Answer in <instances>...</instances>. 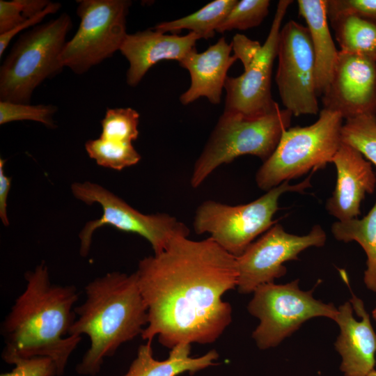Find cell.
Returning <instances> with one entry per match:
<instances>
[{"label": "cell", "instance_id": "obj_3", "mask_svg": "<svg viewBox=\"0 0 376 376\" xmlns=\"http://www.w3.org/2000/svg\"><path fill=\"white\" fill-rule=\"evenodd\" d=\"M86 299L75 307L76 318L69 335H87L90 346L76 371L94 376L105 358L123 343L141 335L148 324V308L135 272H109L84 288Z\"/></svg>", "mask_w": 376, "mask_h": 376}, {"label": "cell", "instance_id": "obj_30", "mask_svg": "<svg viewBox=\"0 0 376 376\" xmlns=\"http://www.w3.org/2000/svg\"><path fill=\"white\" fill-rule=\"evenodd\" d=\"M328 20L353 15L376 21V0H325Z\"/></svg>", "mask_w": 376, "mask_h": 376}, {"label": "cell", "instance_id": "obj_1", "mask_svg": "<svg viewBox=\"0 0 376 376\" xmlns=\"http://www.w3.org/2000/svg\"><path fill=\"white\" fill-rule=\"evenodd\" d=\"M148 308L141 338L170 350L180 343L215 342L232 322L222 297L237 288L236 257L211 237L173 240L159 254L141 259L134 272Z\"/></svg>", "mask_w": 376, "mask_h": 376}, {"label": "cell", "instance_id": "obj_26", "mask_svg": "<svg viewBox=\"0 0 376 376\" xmlns=\"http://www.w3.org/2000/svg\"><path fill=\"white\" fill-rule=\"evenodd\" d=\"M139 113L132 108L107 109L101 120L100 138L117 141L132 143L139 136Z\"/></svg>", "mask_w": 376, "mask_h": 376}, {"label": "cell", "instance_id": "obj_4", "mask_svg": "<svg viewBox=\"0 0 376 376\" xmlns=\"http://www.w3.org/2000/svg\"><path fill=\"white\" fill-rule=\"evenodd\" d=\"M72 27L63 13L19 36L0 67V101L30 104L35 89L62 71L60 57Z\"/></svg>", "mask_w": 376, "mask_h": 376}, {"label": "cell", "instance_id": "obj_9", "mask_svg": "<svg viewBox=\"0 0 376 376\" xmlns=\"http://www.w3.org/2000/svg\"><path fill=\"white\" fill-rule=\"evenodd\" d=\"M313 292L301 290L299 279L285 284L265 283L255 290L247 309L260 321L252 333L259 349L279 345L311 318L324 317L335 321L338 308L315 299Z\"/></svg>", "mask_w": 376, "mask_h": 376}, {"label": "cell", "instance_id": "obj_24", "mask_svg": "<svg viewBox=\"0 0 376 376\" xmlns=\"http://www.w3.org/2000/svg\"><path fill=\"white\" fill-rule=\"evenodd\" d=\"M85 149L97 164L117 171L135 165L141 159L132 143L117 142L99 137L87 141Z\"/></svg>", "mask_w": 376, "mask_h": 376}, {"label": "cell", "instance_id": "obj_2", "mask_svg": "<svg viewBox=\"0 0 376 376\" xmlns=\"http://www.w3.org/2000/svg\"><path fill=\"white\" fill-rule=\"evenodd\" d=\"M24 279L26 287L1 327L6 344L2 359L13 364L19 359L49 357L61 376L81 340L69 335L79 293L75 285L52 283L44 263L26 272Z\"/></svg>", "mask_w": 376, "mask_h": 376}, {"label": "cell", "instance_id": "obj_15", "mask_svg": "<svg viewBox=\"0 0 376 376\" xmlns=\"http://www.w3.org/2000/svg\"><path fill=\"white\" fill-rule=\"evenodd\" d=\"M335 322L340 333L335 347L341 356L344 376H366L376 363V333L363 301L352 295L350 302L338 308Z\"/></svg>", "mask_w": 376, "mask_h": 376}, {"label": "cell", "instance_id": "obj_17", "mask_svg": "<svg viewBox=\"0 0 376 376\" xmlns=\"http://www.w3.org/2000/svg\"><path fill=\"white\" fill-rule=\"evenodd\" d=\"M200 37L193 32L185 36L166 34L152 28L127 35L120 52L129 62L126 82L136 86L147 72L159 61L179 63L196 48Z\"/></svg>", "mask_w": 376, "mask_h": 376}, {"label": "cell", "instance_id": "obj_25", "mask_svg": "<svg viewBox=\"0 0 376 376\" xmlns=\"http://www.w3.org/2000/svg\"><path fill=\"white\" fill-rule=\"evenodd\" d=\"M341 141L359 151L376 166V115H363L345 121Z\"/></svg>", "mask_w": 376, "mask_h": 376}, {"label": "cell", "instance_id": "obj_18", "mask_svg": "<svg viewBox=\"0 0 376 376\" xmlns=\"http://www.w3.org/2000/svg\"><path fill=\"white\" fill-rule=\"evenodd\" d=\"M232 46L224 37L201 53L193 49L179 64L190 75L189 88L180 96L182 104L187 105L205 97L210 103L219 104L229 68L237 58L231 55Z\"/></svg>", "mask_w": 376, "mask_h": 376}, {"label": "cell", "instance_id": "obj_16", "mask_svg": "<svg viewBox=\"0 0 376 376\" xmlns=\"http://www.w3.org/2000/svg\"><path fill=\"white\" fill-rule=\"evenodd\" d=\"M337 178L326 210L338 221L358 218L361 203L366 194H372L376 177L371 163L352 146L341 143L334 155Z\"/></svg>", "mask_w": 376, "mask_h": 376}, {"label": "cell", "instance_id": "obj_7", "mask_svg": "<svg viewBox=\"0 0 376 376\" xmlns=\"http://www.w3.org/2000/svg\"><path fill=\"white\" fill-rule=\"evenodd\" d=\"M311 175L290 185L285 181L246 204L229 205L212 200L196 209L193 227L196 234L209 233L219 246L235 257L242 255L260 235L274 225L279 201L288 191L304 192L311 187Z\"/></svg>", "mask_w": 376, "mask_h": 376}, {"label": "cell", "instance_id": "obj_6", "mask_svg": "<svg viewBox=\"0 0 376 376\" xmlns=\"http://www.w3.org/2000/svg\"><path fill=\"white\" fill-rule=\"evenodd\" d=\"M343 120L336 111L323 108L314 123L285 130L273 153L256 172L257 186L267 191L332 162L342 143Z\"/></svg>", "mask_w": 376, "mask_h": 376}, {"label": "cell", "instance_id": "obj_32", "mask_svg": "<svg viewBox=\"0 0 376 376\" xmlns=\"http://www.w3.org/2000/svg\"><path fill=\"white\" fill-rule=\"evenodd\" d=\"M61 5L58 2H52L40 13L32 17L24 22L19 24L15 28L10 29V31L6 32L5 33L0 35V57L2 56L3 54L8 47L10 42L12 39L17 36L19 32L27 29L30 27H33L39 24L43 19L49 14H53L56 13L60 10Z\"/></svg>", "mask_w": 376, "mask_h": 376}, {"label": "cell", "instance_id": "obj_13", "mask_svg": "<svg viewBox=\"0 0 376 376\" xmlns=\"http://www.w3.org/2000/svg\"><path fill=\"white\" fill-rule=\"evenodd\" d=\"M290 0L278 2L267 39L252 63L238 77L228 76L224 89V112L257 116L273 111L279 104L272 98L271 79L281 24Z\"/></svg>", "mask_w": 376, "mask_h": 376}, {"label": "cell", "instance_id": "obj_33", "mask_svg": "<svg viewBox=\"0 0 376 376\" xmlns=\"http://www.w3.org/2000/svg\"><path fill=\"white\" fill-rule=\"evenodd\" d=\"M230 44L233 55L240 60L244 69L252 63L262 47L258 41L253 40L240 33H236L233 36Z\"/></svg>", "mask_w": 376, "mask_h": 376}, {"label": "cell", "instance_id": "obj_36", "mask_svg": "<svg viewBox=\"0 0 376 376\" xmlns=\"http://www.w3.org/2000/svg\"><path fill=\"white\" fill-rule=\"evenodd\" d=\"M366 376H376V370L374 369L370 373H369Z\"/></svg>", "mask_w": 376, "mask_h": 376}, {"label": "cell", "instance_id": "obj_10", "mask_svg": "<svg viewBox=\"0 0 376 376\" xmlns=\"http://www.w3.org/2000/svg\"><path fill=\"white\" fill-rule=\"evenodd\" d=\"M79 28L61 54L62 65L82 75L111 57L127 35L128 0L77 1Z\"/></svg>", "mask_w": 376, "mask_h": 376}, {"label": "cell", "instance_id": "obj_14", "mask_svg": "<svg viewBox=\"0 0 376 376\" xmlns=\"http://www.w3.org/2000/svg\"><path fill=\"white\" fill-rule=\"evenodd\" d=\"M322 102L324 108L336 111L345 120L376 115V61L339 51Z\"/></svg>", "mask_w": 376, "mask_h": 376}, {"label": "cell", "instance_id": "obj_20", "mask_svg": "<svg viewBox=\"0 0 376 376\" xmlns=\"http://www.w3.org/2000/svg\"><path fill=\"white\" fill-rule=\"evenodd\" d=\"M151 343L147 341L139 347L136 358L122 376H178L185 373L192 375L216 366L219 357L214 349L201 357H191V344L180 343L171 349L166 359L159 361L153 357Z\"/></svg>", "mask_w": 376, "mask_h": 376}, {"label": "cell", "instance_id": "obj_11", "mask_svg": "<svg viewBox=\"0 0 376 376\" xmlns=\"http://www.w3.org/2000/svg\"><path fill=\"white\" fill-rule=\"evenodd\" d=\"M275 77L281 100L292 116L319 111L313 49L306 26L290 20L281 29Z\"/></svg>", "mask_w": 376, "mask_h": 376}, {"label": "cell", "instance_id": "obj_12", "mask_svg": "<svg viewBox=\"0 0 376 376\" xmlns=\"http://www.w3.org/2000/svg\"><path fill=\"white\" fill-rule=\"evenodd\" d=\"M326 240L320 225L304 235L288 233L281 225H274L236 257L238 292L251 293L263 284L274 283L286 274L285 262L298 260L299 254L309 247L324 246Z\"/></svg>", "mask_w": 376, "mask_h": 376}, {"label": "cell", "instance_id": "obj_28", "mask_svg": "<svg viewBox=\"0 0 376 376\" xmlns=\"http://www.w3.org/2000/svg\"><path fill=\"white\" fill-rule=\"evenodd\" d=\"M57 110V107L52 104L32 105L0 101V125L13 121L33 120L54 128L56 125L53 116Z\"/></svg>", "mask_w": 376, "mask_h": 376}, {"label": "cell", "instance_id": "obj_29", "mask_svg": "<svg viewBox=\"0 0 376 376\" xmlns=\"http://www.w3.org/2000/svg\"><path fill=\"white\" fill-rule=\"evenodd\" d=\"M48 0L0 1V35L42 12Z\"/></svg>", "mask_w": 376, "mask_h": 376}, {"label": "cell", "instance_id": "obj_23", "mask_svg": "<svg viewBox=\"0 0 376 376\" xmlns=\"http://www.w3.org/2000/svg\"><path fill=\"white\" fill-rule=\"evenodd\" d=\"M236 2L237 0H214L190 15L160 22L152 29L163 33L170 32L172 34L187 29L197 34L200 38H212Z\"/></svg>", "mask_w": 376, "mask_h": 376}, {"label": "cell", "instance_id": "obj_31", "mask_svg": "<svg viewBox=\"0 0 376 376\" xmlns=\"http://www.w3.org/2000/svg\"><path fill=\"white\" fill-rule=\"evenodd\" d=\"M15 368L0 376H58L54 361L46 357L19 359L13 363Z\"/></svg>", "mask_w": 376, "mask_h": 376}, {"label": "cell", "instance_id": "obj_22", "mask_svg": "<svg viewBox=\"0 0 376 376\" xmlns=\"http://www.w3.org/2000/svg\"><path fill=\"white\" fill-rule=\"evenodd\" d=\"M329 22L340 52L376 61V21L349 15Z\"/></svg>", "mask_w": 376, "mask_h": 376}, {"label": "cell", "instance_id": "obj_19", "mask_svg": "<svg viewBox=\"0 0 376 376\" xmlns=\"http://www.w3.org/2000/svg\"><path fill=\"white\" fill-rule=\"evenodd\" d=\"M297 5L313 49L318 95H322L331 82L339 55L329 31L325 0H298Z\"/></svg>", "mask_w": 376, "mask_h": 376}, {"label": "cell", "instance_id": "obj_21", "mask_svg": "<svg viewBox=\"0 0 376 376\" xmlns=\"http://www.w3.org/2000/svg\"><path fill=\"white\" fill-rule=\"evenodd\" d=\"M331 233L339 241H355L366 255L363 281L366 288L376 292V202L362 219L337 221L331 226Z\"/></svg>", "mask_w": 376, "mask_h": 376}, {"label": "cell", "instance_id": "obj_35", "mask_svg": "<svg viewBox=\"0 0 376 376\" xmlns=\"http://www.w3.org/2000/svg\"><path fill=\"white\" fill-rule=\"evenodd\" d=\"M372 315H373V318L376 323V306L375 307V308L373 310V312H372Z\"/></svg>", "mask_w": 376, "mask_h": 376}, {"label": "cell", "instance_id": "obj_34", "mask_svg": "<svg viewBox=\"0 0 376 376\" xmlns=\"http://www.w3.org/2000/svg\"><path fill=\"white\" fill-rule=\"evenodd\" d=\"M6 159H0V218L5 226H9L7 213V201L9 194L11 178L8 177L4 172Z\"/></svg>", "mask_w": 376, "mask_h": 376}, {"label": "cell", "instance_id": "obj_8", "mask_svg": "<svg viewBox=\"0 0 376 376\" xmlns=\"http://www.w3.org/2000/svg\"><path fill=\"white\" fill-rule=\"evenodd\" d=\"M71 191L87 205L99 204L103 212L100 219L87 222L79 233L81 256L88 255L94 232L105 225L143 237L150 244L154 254L164 251L173 240L189 235V228L175 217L166 213L143 214L98 184L74 182Z\"/></svg>", "mask_w": 376, "mask_h": 376}, {"label": "cell", "instance_id": "obj_5", "mask_svg": "<svg viewBox=\"0 0 376 376\" xmlns=\"http://www.w3.org/2000/svg\"><path fill=\"white\" fill-rule=\"evenodd\" d=\"M292 116L279 105L269 113L252 117L223 112L194 164L191 187H198L217 168L240 156L251 155L266 161L290 127Z\"/></svg>", "mask_w": 376, "mask_h": 376}, {"label": "cell", "instance_id": "obj_27", "mask_svg": "<svg viewBox=\"0 0 376 376\" xmlns=\"http://www.w3.org/2000/svg\"><path fill=\"white\" fill-rule=\"evenodd\" d=\"M269 0H241L228 13L217 32L246 30L260 25L269 13Z\"/></svg>", "mask_w": 376, "mask_h": 376}]
</instances>
